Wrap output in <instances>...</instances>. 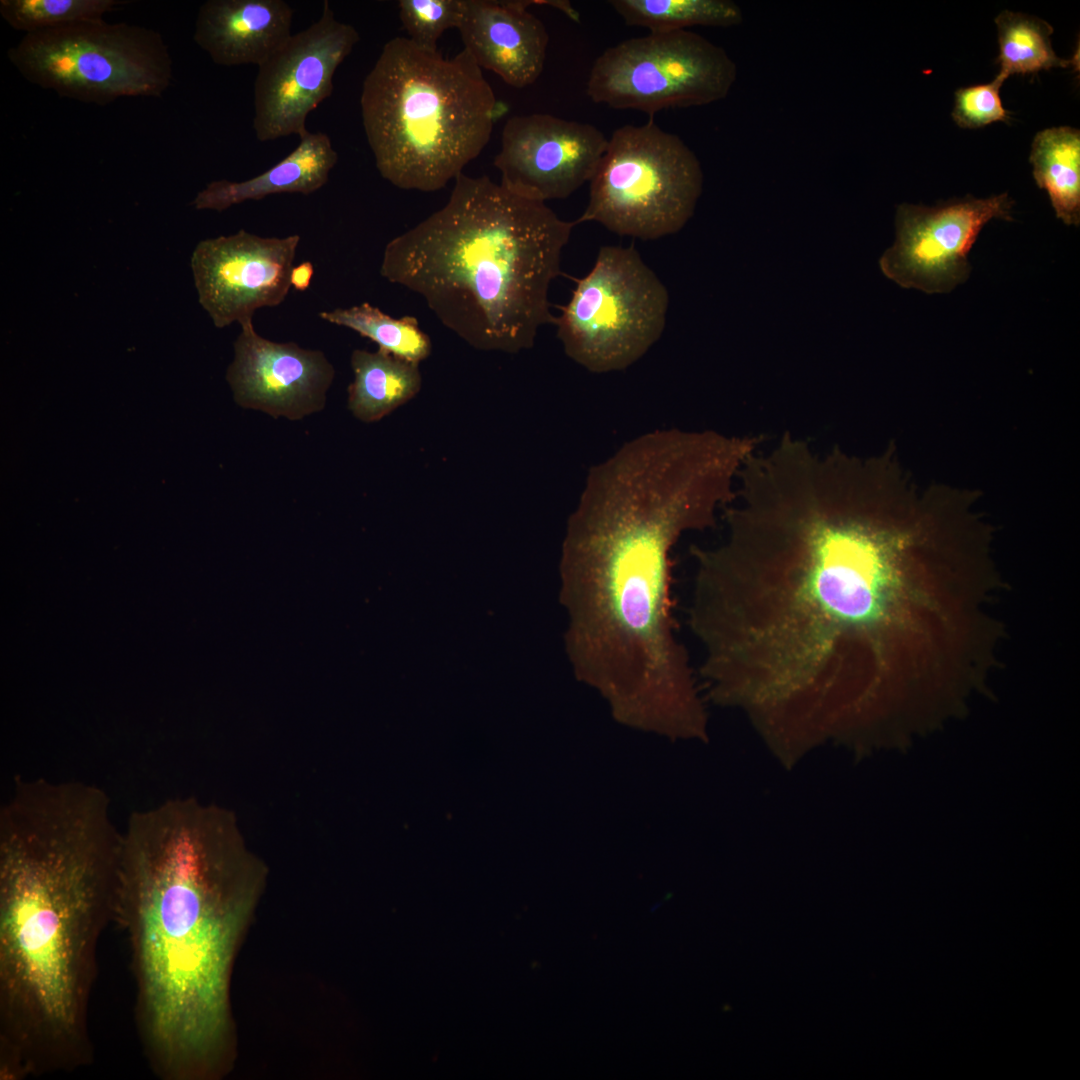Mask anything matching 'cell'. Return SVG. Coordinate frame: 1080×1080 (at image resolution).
<instances>
[{
    "instance_id": "cell-1",
    "label": "cell",
    "mask_w": 1080,
    "mask_h": 1080,
    "mask_svg": "<svg viewBox=\"0 0 1080 1080\" xmlns=\"http://www.w3.org/2000/svg\"><path fill=\"white\" fill-rule=\"evenodd\" d=\"M905 495L888 461L785 433L742 469L722 542L691 549L707 694L776 752L925 733L1001 665L995 564Z\"/></svg>"
},
{
    "instance_id": "cell-2",
    "label": "cell",
    "mask_w": 1080,
    "mask_h": 1080,
    "mask_svg": "<svg viewBox=\"0 0 1080 1080\" xmlns=\"http://www.w3.org/2000/svg\"><path fill=\"white\" fill-rule=\"evenodd\" d=\"M733 488L682 435L651 431L593 466L563 549L568 648L578 679L628 727L671 739L707 728L673 613V548L716 524Z\"/></svg>"
},
{
    "instance_id": "cell-3",
    "label": "cell",
    "mask_w": 1080,
    "mask_h": 1080,
    "mask_svg": "<svg viewBox=\"0 0 1080 1080\" xmlns=\"http://www.w3.org/2000/svg\"><path fill=\"white\" fill-rule=\"evenodd\" d=\"M266 878L235 814L196 797L133 811L121 831L113 921L127 937L142 1053L162 1080L230 1068V980Z\"/></svg>"
},
{
    "instance_id": "cell-4",
    "label": "cell",
    "mask_w": 1080,
    "mask_h": 1080,
    "mask_svg": "<svg viewBox=\"0 0 1080 1080\" xmlns=\"http://www.w3.org/2000/svg\"><path fill=\"white\" fill-rule=\"evenodd\" d=\"M121 830L107 792L16 777L0 807V1079L90 1065L97 947Z\"/></svg>"
},
{
    "instance_id": "cell-5",
    "label": "cell",
    "mask_w": 1080,
    "mask_h": 1080,
    "mask_svg": "<svg viewBox=\"0 0 1080 1080\" xmlns=\"http://www.w3.org/2000/svg\"><path fill=\"white\" fill-rule=\"evenodd\" d=\"M575 225L488 176L461 173L441 209L386 245L380 274L419 294L472 347L516 353L555 324L549 288Z\"/></svg>"
},
{
    "instance_id": "cell-6",
    "label": "cell",
    "mask_w": 1080,
    "mask_h": 1080,
    "mask_svg": "<svg viewBox=\"0 0 1080 1080\" xmlns=\"http://www.w3.org/2000/svg\"><path fill=\"white\" fill-rule=\"evenodd\" d=\"M360 105L380 175L423 192L442 189L479 156L502 109L465 49L444 58L399 36L366 75Z\"/></svg>"
},
{
    "instance_id": "cell-7",
    "label": "cell",
    "mask_w": 1080,
    "mask_h": 1080,
    "mask_svg": "<svg viewBox=\"0 0 1080 1080\" xmlns=\"http://www.w3.org/2000/svg\"><path fill=\"white\" fill-rule=\"evenodd\" d=\"M7 55L30 83L98 105L160 97L173 79V61L158 32L104 18L25 34Z\"/></svg>"
},
{
    "instance_id": "cell-8",
    "label": "cell",
    "mask_w": 1080,
    "mask_h": 1080,
    "mask_svg": "<svg viewBox=\"0 0 1080 1080\" xmlns=\"http://www.w3.org/2000/svg\"><path fill=\"white\" fill-rule=\"evenodd\" d=\"M703 187L695 153L653 120L624 125L608 139L577 224L593 221L622 236L654 240L680 231Z\"/></svg>"
},
{
    "instance_id": "cell-9",
    "label": "cell",
    "mask_w": 1080,
    "mask_h": 1080,
    "mask_svg": "<svg viewBox=\"0 0 1080 1080\" xmlns=\"http://www.w3.org/2000/svg\"><path fill=\"white\" fill-rule=\"evenodd\" d=\"M666 286L633 247L603 246L556 317L564 352L593 373L628 368L666 325Z\"/></svg>"
},
{
    "instance_id": "cell-10",
    "label": "cell",
    "mask_w": 1080,
    "mask_h": 1080,
    "mask_svg": "<svg viewBox=\"0 0 1080 1080\" xmlns=\"http://www.w3.org/2000/svg\"><path fill=\"white\" fill-rule=\"evenodd\" d=\"M737 66L724 48L689 30L630 38L594 61L586 85L595 103L653 118L669 108L703 106L727 97Z\"/></svg>"
},
{
    "instance_id": "cell-11",
    "label": "cell",
    "mask_w": 1080,
    "mask_h": 1080,
    "mask_svg": "<svg viewBox=\"0 0 1080 1080\" xmlns=\"http://www.w3.org/2000/svg\"><path fill=\"white\" fill-rule=\"evenodd\" d=\"M1007 193L967 196L934 206L900 204L896 239L879 260L883 274L907 289L949 293L971 273L968 254L993 219L1012 220Z\"/></svg>"
},
{
    "instance_id": "cell-12",
    "label": "cell",
    "mask_w": 1080,
    "mask_h": 1080,
    "mask_svg": "<svg viewBox=\"0 0 1080 1080\" xmlns=\"http://www.w3.org/2000/svg\"><path fill=\"white\" fill-rule=\"evenodd\" d=\"M359 39L357 30L339 21L325 1L318 20L292 34L258 66L256 138L265 142L306 131L308 115L332 94L334 74Z\"/></svg>"
},
{
    "instance_id": "cell-13",
    "label": "cell",
    "mask_w": 1080,
    "mask_h": 1080,
    "mask_svg": "<svg viewBox=\"0 0 1080 1080\" xmlns=\"http://www.w3.org/2000/svg\"><path fill=\"white\" fill-rule=\"evenodd\" d=\"M298 234L262 237L244 229L200 241L190 266L198 301L217 328L252 319L288 295Z\"/></svg>"
},
{
    "instance_id": "cell-14",
    "label": "cell",
    "mask_w": 1080,
    "mask_h": 1080,
    "mask_svg": "<svg viewBox=\"0 0 1080 1080\" xmlns=\"http://www.w3.org/2000/svg\"><path fill=\"white\" fill-rule=\"evenodd\" d=\"M608 139L594 125L550 114L510 117L494 166L500 184L524 198L564 199L590 182Z\"/></svg>"
},
{
    "instance_id": "cell-15",
    "label": "cell",
    "mask_w": 1080,
    "mask_h": 1080,
    "mask_svg": "<svg viewBox=\"0 0 1080 1080\" xmlns=\"http://www.w3.org/2000/svg\"><path fill=\"white\" fill-rule=\"evenodd\" d=\"M240 327L226 374L238 405L290 420L325 407L335 370L322 351L266 339L252 319Z\"/></svg>"
},
{
    "instance_id": "cell-16",
    "label": "cell",
    "mask_w": 1080,
    "mask_h": 1080,
    "mask_svg": "<svg viewBox=\"0 0 1080 1080\" xmlns=\"http://www.w3.org/2000/svg\"><path fill=\"white\" fill-rule=\"evenodd\" d=\"M534 4L543 0H463L458 30L464 49L481 69L516 88L533 84L546 59L549 35L528 11Z\"/></svg>"
},
{
    "instance_id": "cell-17",
    "label": "cell",
    "mask_w": 1080,
    "mask_h": 1080,
    "mask_svg": "<svg viewBox=\"0 0 1080 1080\" xmlns=\"http://www.w3.org/2000/svg\"><path fill=\"white\" fill-rule=\"evenodd\" d=\"M293 10L283 0H208L197 13L193 39L222 66H259L291 34Z\"/></svg>"
},
{
    "instance_id": "cell-18",
    "label": "cell",
    "mask_w": 1080,
    "mask_h": 1080,
    "mask_svg": "<svg viewBox=\"0 0 1080 1080\" xmlns=\"http://www.w3.org/2000/svg\"><path fill=\"white\" fill-rule=\"evenodd\" d=\"M299 138L296 148L268 170L243 181H211L197 193L191 204L197 210L222 212L272 194L309 195L319 190L327 183L338 154L325 133L306 130Z\"/></svg>"
},
{
    "instance_id": "cell-19",
    "label": "cell",
    "mask_w": 1080,
    "mask_h": 1080,
    "mask_svg": "<svg viewBox=\"0 0 1080 1080\" xmlns=\"http://www.w3.org/2000/svg\"><path fill=\"white\" fill-rule=\"evenodd\" d=\"M354 380L348 387V408L363 422L382 419L412 399L421 388L417 363L378 349L351 354Z\"/></svg>"
},
{
    "instance_id": "cell-20",
    "label": "cell",
    "mask_w": 1080,
    "mask_h": 1080,
    "mask_svg": "<svg viewBox=\"0 0 1080 1080\" xmlns=\"http://www.w3.org/2000/svg\"><path fill=\"white\" fill-rule=\"evenodd\" d=\"M1029 161L1039 188L1044 189L1058 219L1080 223V132L1068 126L1038 132Z\"/></svg>"
},
{
    "instance_id": "cell-21",
    "label": "cell",
    "mask_w": 1080,
    "mask_h": 1080,
    "mask_svg": "<svg viewBox=\"0 0 1080 1080\" xmlns=\"http://www.w3.org/2000/svg\"><path fill=\"white\" fill-rule=\"evenodd\" d=\"M998 33L997 77L1005 81L1015 74H1035L1054 67L1079 70V58H1060L1052 48V26L1027 14L1001 12L995 19Z\"/></svg>"
},
{
    "instance_id": "cell-22",
    "label": "cell",
    "mask_w": 1080,
    "mask_h": 1080,
    "mask_svg": "<svg viewBox=\"0 0 1080 1080\" xmlns=\"http://www.w3.org/2000/svg\"><path fill=\"white\" fill-rule=\"evenodd\" d=\"M609 4L627 25L653 33L693 26L726 28L743 20L740 7L729 0H611Z\"/></svg>"
},
{
    "instance_id": "cell-23",
    "label": "cell",
    "mask_w": 1080,
    "mask_h": 1080,
    "mask_svg": "<svg viewBox=\"0 0 1080 1080\" xmlns=\"http://www.w3.org/2000/svg\"><path fill=\"white\" fill-rule=\"evenodd\" d=\"M319 317L349 328L375 342L379 349L413 363L419 364L432 350L430 338L419 328L415 317L393 318L367 302L322 311Z\"/></svg>"
},
{
    "instance_id": "cell-24",
    "label": "cell",
    "mask_w": 1080,
    "mask_h": 1080,
    "mask_svg": "<svg viewBox=\"0 0 1080 1080\" xmlns=\"http://www.w3.org/2000/svg\"><path fill=\"white\" fill-rule=\"evenodd\" d=\"M123 1L118 0H1L0 15L25 34L85 21L103 19Z\"/></svg>"
},
{
    "instance_id": "cell-25",
    "label": "cell",
    "mask_w": 1080,
    "mask_h": 1080,
    "mask_svg": "<svg viewBox=\"0 0 1080 1080\" xmlns=\"http://www.w3.org/2000/svg\"><path fill=\"white\" fill-rule=\"evenodd\" d=\"M398 8L407 38L422 49L436 51L443 33L458 29L463 0H400Z\"/></svg>"
},
{
    "instance_id": "cell-26",
    "label": "cell",
    "mask_w": 1080,
    "mask_h": 1080,
    "mask_svg": "<svg viewBox=\"0 0 1080 1080\" xmlns=\"http://www.w3.org/2000/svg\"><path fill=\"white\" fill-rule=\"evenodd\" d=\"M1004 81L995 77L985 84L962 87L955 92V104L952 117L961 128H980L1002 121L1009 123L1011 113L1007 111L1000 97V88Z\"/></svg>"
},
{
    "instance_id": "cell-27",
    "label": "cell",
    "mask_w": 1080,
    "mask_h": 1080,
    "mask_svg": "<svg viewBox=\"0 0 1080 1080\" xmlns=\"http://www.w3.org/2000/svg\"><path fill=\"white\" fill-rule=\"evenodd\" d=\"M314 274V267L310 261L302 262L293 266L290 274V284L297 291H306Z\"/></svg>"
}]
</instances>
